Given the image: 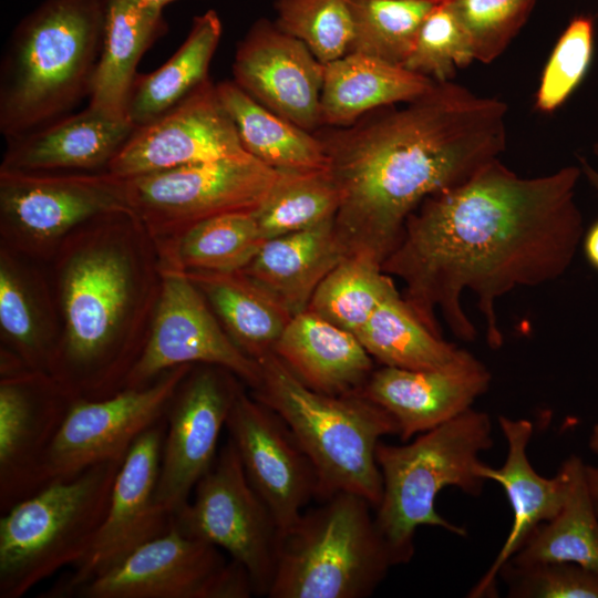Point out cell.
<instances>
[{"label":"cell","mask_w":598,"mask_h":598,"mask_svg":"<svg viewBox=\"0 0 598 598\" xmlns=\"http://www.w3.org/2000/svg\"><path fill=\"white\" fill-rule=\"evenodd\" d=\"M579 166L522 177L499 158L463 184L424 199L382 264L404 283L403 298L434 333L437 311L455 337L472 341L462 298L477 301L488 343L502 344L496 302L519 287L556 280L584 237L575 190Z\"/></svg>","instance_id":"obj_1"},{"label":"cell","mask_w":598,"mask_h":598,"mask_svg":"<svg viewBox=\"0 0 598 598\" xmlns=\"http://www.w3.org/2000/svg\"><path fill=\"white\" fill-rule=\"evenodd\" d=\"M506 104L452 81L344 127L318 128L339 192L337 233L348 254L380 262L427 197L466 182L506 148Z\"/></svg>","instance_id":"obj_2"},{"label":"cell","mask_w":598,"mask_h":598,"mask_svg":"<svg viewBox=\"0 0 598 598\" xmlns=\"http://www.w3.org/2000/svg\"><path fill=\"white\" fill-rule=\"evenodd\" d=\"M150 239L132 212H114L82 224L56 249L63 330L48 373L73 399L123 390L143 351L161 285L143 262Z\"/></svg>","instance_id":"obj_3"},{"label":"cell","mask_w":598,"mask_h":598,"mask_svg":"<svg viewBox=\"0 0 598 598\" xmlns=\"http://www.w3.org/2000/svg\"><path fill=\"white\" fill-rule=\"evenodd\" d=\"M106 0H42L12 30L0 63V132L10 140L71 113L91 93Z\"/></svg>","instance_id":"obj_4"},{"label":"cell","mask_w":598,"mask_h":598,"mask_svg":"<svg viewBox=\"0 0 598 598\" xmlns=\"http://www.w3.org/2000/svg\"><path fill=\"white\" fill-rule=\"evenodd\" d=\"M254 396L289 425L318 476V499L348 492L375 508L382 496L381 437L398 435L392 416L360 392L326 394L301 382L274 353L258 360Z\"/></svg>","instance_id":"obj_5"},{"label":"cell","mask_w":598,"mask_h":598,"mask_svg":"<svg viewBox=\"0 0 598 598\" xmlns=\"http://www.w3.org/2000/svg\"><path fill=\"white\" fill-rule=\"evenodd\" d=\"M492 446L491 417L473 408L416 435L410 443H379L382 496L374 519L395 565L412 559L420 526L466 536L465 528L439 514L435 501L442 489L451 486L478 496L486 482L480 474L484 464L481 454Z\"/></svg>","instance_id":"obj_6"},{"label":"cell","mask_w":598,"mask_h":598,"mask_svg":"<svg viewBox=\"0 0 598 598\" xmlns=\"http://www.w3.org/2000/svg\"><path fill=\"white\" fill-rule=\"evenodd\" d=\"M372 509L341 492L305 511L281 536L267 597H370L396 566Z\"/></svg>","instance_id":"obj_7"},{"label":"cell","mask_w":598,"mask_h":598,"mask_svg":"<svg viewBox=\"0 0 598 598\" xmlns=\"http://www.w3.org/2000/svg\"><path fill=\"white\" fill-rule=\"evenodd\" d=\"M124 458L50 483L1 513L0 598L23 597L87 554L107 513Z\"/></svg>","instance_id":"obj_8"},{"label":"cell","mask_w":598,"mask_h":598,"mask_svg":"<svg viewBox=\"0 0 598 598\" xmlns=\"http://www.w3.org/2000/svg\"><path fill=\"white\" fill-rule=\"evenodd\" d=\"M277 174L249 154L199 162L125 178L127 204L158 249L208 218L254 212Z\"/></svg>","instance_id":"obj_9"},{"label":"cell","mask_w":598,"mask_h":598,"mask_svg":"<svg viewBox=\"0 0 598 598\" xmlns=\"http://www.w3.org/2000/svg\"><path fill=\"white\" fill-rule=\"evenodd\" d=\"M193 493V498L174 515L173 524L227 551L248 574L254 595L267 596L282 533L249 483L229 437Z\"/></svg>","instance_id":"obj_10"},{"label":"cell","mask_w":598,"mask_h":598,"mask_svg":"<svg viewBox=\"0 0 598 598\" xmlns=\"http://www.w3.org/2000/svg\"><path fill=\"white\" fill-rule=\"evenodd\" d=\"M114 212H131L126 179L107 171L37 173L0 168L1 235L18 250L49 254L82 224Z\"/></svg>","instance_id":"obj_11"},{"label":"cell","mask_w":598,"mask_h":598,"mask_svg":"<svg viewBox=\"0 0 598 598\" xmlns=\"http://www.w3.org/2000/svg\"><path fill=\"white\" fill-rule=\"evenodd\" d=\"M250 578L221 549L171 528L113 569L81 587L73 598H248Z\"/></svg>","instance_id":"obj_12"},{"label":"cell","mask_w":598,"mask_h":598,"mask_svg":"<svg viewBox=\"0 0 598 598\" xmlns=\"http://www.w3.org/2000/svg\"><path fill=\"white\" fill-rule=\"evenodd\" d=\"M158 270L159 293L148 337L124 389L145 386L178 365L208 364L230 371L256 390L259 363L236 346L186 272L159 265Z\"/></svg>","instance_id":"obj_13"},{"label":"cell","mask_w":598,"mask_h":598,"mask_svg":"<svg viewBox=\"0 0 598 598\" xmlns=\"http://www.w3.org/2000/svg\"><path fill=\"white\" fill-rule=\"evenodd\" d=\"M194 365L172 368L141 388L99 400L75 399L44 463V486L110 460L124 458L134 442L165 419L168 404Z\"/></svg>","instance_id":"obj_14"},{"label":"cell","mask_w":598,"mask_h":598,"mask_svg":"<svg viewBox=\"0 0 598 598\" xmlns=\"http://www.w3.org/2000/svg\"><path fill=\"white\" fill-rule=\"evenodd\" d=\"M165 430L164 419L134 442L117 472L107 513L90 550L39 597H74L81 587L171 528L174 515L155 497Z\"/></svg>","instance_id":"obj_15"},{"label":"cell","mask_w":598,"mask_h":598,"mask_svg":"<svg viewBox=\"0 0 598 598\" xmlns=\"http://www.w3.org/2000/svg\"><path fill=\"white\" fill-rule=\"evenodd\" d=\"M237 379L220 367L196 364L168 404L155 497L173 515L216 460L220 432L243 391Z\"/></svg>","instance_id":"obj_16"},{"label":"cell","mask_w":598,"mask_h":598,"mask_svg":"<svg viewBox=\"0 0 598 598\" xmlns=\"http://www.w3.org/2000/svg\"><path fill=\"white\" fill-rule=\"evenodd\" d=\"M74 400L47 371L1 375V513L44 487L47 456Z\"/></svg>","instance_id":"obj_17"},{"label":"cell","mask_w":598,"mask_h":598,"mask_svg":"<svg viewBox=\"0 0 598 598\" xmlns=\"http://www.w3.org/2000/svg\"><path fill=\"white\" fill-rule=\"evenodd\" d=\"M226 427L249 483L283 534L318 497V476L311 460L285 420L244 390Z\"/></svg>","instance_id":"obj_18"},{"label":"cell","mask_w":598,"mask_h":598,"mask_svg":"<svg viewBox=\"0 0 598 598\" xmlns=\"http://www.w3.org/2000/svg\"><path fill=\"white\" fill-rule=\"evenodd\" d=\"M245 154L209 78L173 109L135 127L106 171L127 178Z\"/></svg>","instance_id":"obj_19"},{"label":"cell","mask_w":598,"mask_h":598,"mask_svg":"<svg viewBox=\"0 0 598 598\" xmlns=\"http://www.w3.org/2000/svg\"><path fill=\"white\" fill-rule=\"evenodd\" d=\"M233 81L257 102L308 132L321 127L324 64L275 21L256 20L237 43Z\"/></svg>","instance_id":"obj_20"},{"label":"cell","mask_w":598,"mask_h":598,"mask_svg":"<svg viewBox=\"0 0 598 598\" xmlns=\"http://www.w3.org/2000/svg\"><path fill=\"white\" fill-rule=\"evenodd\" d=\"M491 383V373L472 353L435 370L382 365L374 369L360 393L385 410L402 442L470 410Z\"/></svg>","instance_id":"obj_21"},{"label":"cell","mask_w":598,"mask_h":598,"mask_svg":"<svg viewBox=\"0 0 598 598\" xmlns=\"http://www.w3.org/2000/svg\"><path fill=\"white\" fill-rule=\"evenodd\" d=\"M498 425L507 443L506 460L497 468L483 464L480 474L485 481H494L503 487L512 507L513 524L488 570L468 591L470 598L496 596L501 568L539 524L558 514L568 492L569 476L564 463L555 476L544 477L528 461L526 451L533 435L530 421L501 415Z\"/></svg>","instance_id":"obj_22"},{"label":"cell","mask_w":598,"mask_h":598,"mask_svg":"<svg viewBox=\"0 0 598 598\" xmlns=\"http://www.w3.org/2000/svg\"><path fill=\"white\" fill-rule=\"evenodd\" d=\"M127 118L89 105L42 127L7 140L0 168L37 173L104 172L134 132Z\"/></svg>","instance_id":"obj_23"},{"label":"cell","mask_w":598,"mask_h":598,"mask_svg":"<svg viewBox=\"0 0 598 598\" xmlns=\"http://www.w3.org/2000/svg\"><path fill=\"white\" fill-rule=\"evenodd\" d=\"M274 353L307 386L326 394L360 392L374 370L355 334L309 309L290 319Z\"/></svg>","instance_id":"obj_24"},{"label":"cell","mask_w":598,"mask_h":598,"mask_svg":"<svg viewBox=\"0 0 598 598\" xmlns=\"http://www.w3.org/2000/svg\"><path fill=\"white\" fill-rule=\"evenodd\" d=\"M347 255L331 219L266 239L241 271L296 316L308 309L318 286Z\"/></svg>","instance_id":"obj_25"},{"label":"cell","mask_w":598,"mask_h":598,"mask_svg":"<svg viewBox=\"0 0 598 598\" xmlns=\"http://www.w3.org/2000/svg\"><path fill=\"white\" fill-rule=\"evenodd\" d=\"M432 79L361 53L324 64L321 127H344L372 111L404 104L426 93Z\"/></svg>","instance_id":"obj_26"},{"label":"cell","mask_w":598,"mask_h":598,"mask_svg":"<svg viewBox=\"0 0 598 598\" xmlns=\"http://www.w3.org/2000/svg\"><path fill=\"white\" fill-rule=\"evenodd\" d=\"M167 31L163 11L143 8L134 0H106L103 44L89 106L111 117L127 118L140 60Z\"/></svg>","instance_id":"obj_27"},{"label":"cell","mask_w":598,"mask_h":598,"mask_svg":"<svg viewBox=\"0 0 598 598\" xmlns=\"http://www.w3.org/2000/svg\"><path fill=\"white\" fill-rule=\"evenodd\" d=\"M225 331L249 358L260 360L274 347L291 313L244 271H185Z\"/></svg>","instance_id":"obj_28"},{"label":"cell","mask_w":598,"mask_h":598,"mask_svg":"<svg viewBox=\"0 0 598 598\" xmlns=\"http://www.w3.org/2000/svg\"><path fill=\"white\" fill-rule=\"evenodd\" d=\"M221 33L217 11L209 9L195 16L176 52L153 72L136 75L126 106V116L135 127L156 120L210 78L208 71Z\"/></svg>","instance_id":"obj_29"},{"label":"cell","mask_w":598,"mask_h":598,"mask_svg":"<svg viewBox=\"0 0 598 598\" xmlns=\"http://www.w3.org/2000/svg\"><path fill=\"white\" fill-rule=\"evenodd\" d=\"M244 150L276 171H309L328 167L321 140L270 111L233 80L216 84Z\"/></svg>","instance_id":"obj_30"},{"label":"cell","mask_w":598,"mask_h":598,"mask_svg":"<svg viewBox=\"0 0 598 598\" xmlns=\"http://www.w3.org/2000/svg\"><path fill=\"white\" fill-rule=\"evenodd\" d=\"M357 337L373 360L410 370L443 369L468 352L426 327L396 288L381 300Z\"/></svg>","instance_id":"obj_31"},{"label":"cell","mask_w":598,"mask_h":598,"mask_svg":"<svg viewBox=\"0 0 598 598\" xmlns=\"http://www.w3.org/2000/svg\"><path fill=\"white\" fill-rule=\"evenodd\" d=\"M563 463L569 476L563 507L554 518L539 524L507 563H575L598 571V516L588 489L586 464L577 455Z\"/></svg>","instance_id":"obj_32"},{"label":"cell","mask_w":598,"mask_h":598,"mask_svg":"<svg viewBox=\"0 0 598 598\" xmlns=\"http://www.w3.org/2000/svg\"><path fill=\"white\" fill-rule=\"evenodd\" d=\"M264 243L252 212H238L203 220L155 250L159 266L233 272L247 267Z\"/></svg>","instance_id":"obj_33"},{"label":"cell","mask_w":598,"mask_h":598,"mask_svg":"<svg viewBox=\"0 0 598 598\" xmlns=\"http://www.w3.org/2000/svg\"><path fill=\"white\" fill-rule=\"evenodd\" d=\"M339 206L340 192L328 167L278 171L252 214L266 240L334 219Z\"/></svg>","instance_id":"obj_34"},{"label":"cell","mask_w":598,"mask_h":598,"mask_svg":"<svg viewBox=\"0 0 598 598\" xmlns=\"http://www.w3.org/2000/svg\"><path fill=\"white\" fill-rule=\"evenodd\" d=\"M394 288L382 262L367 252H351L321 281L308 309L358 336Z\"/></svg>","instance_id":"obj_35"},{"label":"cell","mask_w":598,"mask_h":598,"mask_svg":"<svg viewBox=\"0 0 598 598\" xmlns=\"http://www.w3.org/2000/svg\"><path fill=\"white\" fill-rule=\"evenodd\" d=\"M350 6L353 35L349 52L403 66L434 4L423 0H350Z\"/></svg>","instance_id":"obj_36"},{"label":"cell","mask_w":598,"mask_h":598,"mask_svg":"<svg viewBox=\"0 0 598 598\" xmlns=\"http://www.w3.org/2000/svg\"><path fill=\"white\" fill-rule=\"evenodd\" d=\"M0 327L7 343L4 348L30 369L48 372L59 334L43 327L31 287L4 246L0 256Z\"/></svg>","instance_id":"obj_37"},{"label":"cell","mask_w":598,"mask_h":598,"mask_svg":"<svg viewBox=\"0 0 598 598\" xmlns=\"http://www.w3.org/2000/svg\"><path fill=\"white\" fill-rule=\"evenodd\" d=\"M275 23L327 64L349 52L353 35L350 0H276Z\"/></svg>","instance_id":"obj_38"},{"label":"cell","mask_w":598,"mask_h":598,"mask_svg":"<svg viewBox=\"0 0 598 598\" xmlns=\"http://www.w3.org/2000/svg\"><path fill=\"white\" fill-rule=\"evenodd\" d=\"M472 44L451 2L434 4L421 24L404 68L436 82L451 81L474 61Z\"/></svg>","instance_id":"obj_39"},{"label":"cell","mask_w":598,"mask_h":598,"mask_svg":"<svg viewBox=\"0 0 598 598\" xmlns=\"http://www.w3.org/2000/svg\"><path fill=\"white\" fill-rule=\"evenodd\" d=\"M591 17H574L558 38L542 73L535 106L542 113L558 109L585 78L594 53Z\"/></svg>","instance_id":"obj_40"},{"label":"cell","mask_w":598,"mask_h":598,"mask_svg":"<svg viewBox=\"0 0 598 598\" xmlns=\"http://www.w3.org/2000/svg\"><path fill=\"white\" fill-rule=\"evenodd\" d=\"M536 0H454L453 9L468 34L474 59L496 60L527 21Z\"/></svg>","instance_id":"obj_41"},{"label":"cell","mask_w":598,"mask_h":598,"mask_svg":"<svg viewBox=\"0 0 598 598\" xmlns=\"http://www.w3.org/2000/svg\"><path fill=\"white\" fill-rule=\"evenodd\" d=\"M498 576L511 598H598V571L575 563H506Z\"/></svg>","instance_id":"obj_42"},{"label":"cell","mask_w":598,"mask_h":598,"mask_svg":"<svg viewBox=\"0 0 598 598\" xmlns=\"http://www.w3.org/2000/svg\"><path fill=\"white\" fill-rule=\"evenodd\" d=\"M584 249L590 265L598 270V220L584 234Z\"/></svg>","instance_id":"obj_43"},{"label":"cell","mask_w":598,"mask_h":598,"mask_svg":"<svg viewBox=\"0 0 598 598\" xmlns=\"http://www.w3.org/2000/svg\"><path fill=\"white\" fill-rule=\"evenodd\" d=\"M586 478L590 498L598 516V465H586Z\"/></svg>","instance_id":"obj_44"},{"label":"cell","mask_w":598,"mask_h":598,"mask_svg":"<svg viewBox=\"0 0 598 598\" xmlns=\"http://www.w3.org/2000/svg\"><path fill=\"white\" fill-rule=\"evenodd\" d=\"M579 167L581 169V175H584L588 183L594 187L598 193V171L594 168L585 158L579 159Z\"/></svg>","instance_id":"obj_45"},{"label":"cell","mask_w":598,"mask_h":598,"mask_svg":"<svg viewBox=\"0 0 598 598\" xmlns=\"http://www.w3.org/2000/svg\"><path fill=\"white\" fill-rule=\"evenodd\" d=\"M143 8L164 11V8L176 0H134Z\"/></svg>","instance_id":"obj_46"},{"label":"cell","mask_w":598,"mask_h":598,"mask_svg":"<svg viewBox=\"0 0 598 598\" xmlns=\"http://www.w3.org/2000/svg\"><path fill=\"white\" fill-rule=\"evenodd\" d=\"M588 444L592 453L598 455V422L591 429Z\"/></svg>","instance_id":"obj_47"},{"label":"cell","mask_w":598,"mask_h":598,"mask_svg":"<svg viewBox=\"0 0 598 598\" xmlns=\"http://www.w3.org/2000/svg\"><path fill=\"white\" fill-rule=\"evenodd\" d=\"M423 1H427V2H431L433 4H439V3H443V2H451V1H454V0H423Z\"/></svg>","instance_id":"obj_48"},{"label":"cell","mask_w":598,"mask_h":598,"mask_svg":"<svg viewBox=\"0 0 598 598\" xmlns=\"http://www.w3.org/2000/svg\"><path fill=\"white\" fill-rule=\"evenodd\" d=\"M597 148H598V145H597Z\"/></svg>","instance_id":"obj_49"}]
</instances>
